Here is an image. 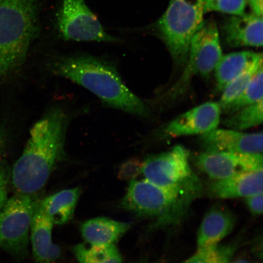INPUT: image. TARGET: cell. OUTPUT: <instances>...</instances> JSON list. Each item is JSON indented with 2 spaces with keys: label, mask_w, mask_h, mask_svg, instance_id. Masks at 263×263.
I'll return each mask as SVG.
<instances>
[{
  "label": "cell",
  "mask_w": 263,
  "mask_h": 263,
  "mask_svg": "<svg viewBox=\"0 0 263 263\" xmlns=\"http://www.w3.org/2000/svg\"><path fill=\"white\" fill-rule=\"evenodd\" d=\"M197 168L215 180L263 166V154H250L228 151H205L197 156Z\"/></svg>",
  "instance_id": "10"
},
{
  "label": "cell",
  "mask_w": 263,
  "mask_h": 263,
  "mask_svg": "<svg viewBox=\"0 0 263 263\" xmlns=\"http://www.w3.org/2000/svg\"><path fill=\"white\" fill-rule=\"evenodd\" d=\"M54 225L39 205L33 217L30 230L32 254L37 263H52L60 256V249L52 241Z\"/></svg>",
  "instance_id": "16"
},
{
  "label": "cell",
  "mask_w": 263,
  "mask_h": 263,
  "mask_svg": "<svg viewBox=\"0 0 263 263\" xmlns=\"http://www.w3.org/2000/svg\"><path fill=\"white\" fill-rule=\"evenodd\" d=\"M262 62L263 53H261L246 70L230 82L228 86L222 91V93L219 103L222 110L224 111L233 101L244 93L250 82Z\"/></svg>",
  "instance_id": "22"
},
{
  "label": "cell",
  "mask_w": 263,
  "mask_h": 263,
  "mask_svg": "<svg viewBox=\"0 0 263 263\" xmlns=\"http://www.w3.org/2000/svg\"><path fill=\"white\" fill-rule=\"evenodd\" d=\"M222 110L216 102L200 104L174 118L166 125L164 133L171 137H180L211 133L218 129Z\"/></svg>",
  "instance_id": "11"
},
{
  "label": "cell",
  "mask_w": 263,
  "mask_h": 263,
  "mask_svg": "<svg viewBox=\"0 0 263 263\" xmlns=\"http://www.w3.org/2000/svg\"><path fill=\"white\" fill-rule=\"evenodd\" d=\"M210 195L220 199L248 197L263 193V166L229 178L215 180L209 186Z\"/></svg>",
  "instance_id": "14"
},
{
  "label": "cell",
  "mask_w": 263,
  "mask_h": 263,
  "mask_svg": "<svg viewBox=\"0 0 263 263\" xmlns=\"http://www.w3.org/2000/svg\"><path fill=\"white\" fill-rule=\"evenodd\" d=\"M263 97V62L256 71L252 80L241 96L224 110L226 112L232 114L248 105L254 103Z\"/></svg>",
  "instance_id": "24"
},
{
  "label": "cell",
  "mask_w": 263,
  "mask_h": 263,
  "mask_svg": "<svg viewBox=\"0 0 263 263\" xmlns=\"http://www.w3.org/2000/svg\"><path fill=\"white\" fill-rule=\"evenodd\" d=\"M235 219L224 206L214 205L206 212L197 233V249L218 245L233 231Z\"/></svg>",
  "instance_id": "15"
},
{
  "label": "cell",
  "mask_w": 263,
  "mask_h": 263,
  "mask_svg": "<svg viewBox=\"0 0 263 263\" xmlns=\"http://www.w3.org/2000/svg\"><path fill=\"white\" fill-rule=\"evenodd\" d=\"M6 144V137L3 132L0 130V157L4 152Z\"/></svg>",
  "instance_id": "30"
},
{
  "label": "cell",
  "mask_w": 263,
  "mask_h": 263,
  "mask_svg": "<svg viewBox=\"0 0 263 263\" xmlns=\"http://www.w3.org/2000/svg\"><path fill=\"white\" fill-rule=\"evenodd\" d=\"M11 171L8 164L3 163L0 165V210L8 199V185Z\"/></svg>",
  "instance_id": "27"
},
{
  "label": "cell",
  "mask_w": 263,
  "mask_h": 263,
  "mask_svg": "<svg viewBox=\"0 0 263 263\" xmlns=\"http://www.w3.org/2000/svg\"><path fill=\"white\" fill-rule=\"evenodd\" d=\"M261 257L263 259V245H262V248H261Z\"/></svg>",
  "instance_id": "32"
},
{
  "label": "cell",
  "mask_w": 263,
  "mask_h": 263,
  "mask_svg": "<svg viewBox=\"0 0 263 263\" xmlns=\"http://www.w3.org/2000/svg\"><path fill=\"white\" fill-rule=\"evenodd\" d=\"M263 124V97L226 118L223 124L229 129L244 130Z\"/></svg>",
  "instance_id": "21"
},
{
  "label": "cell",
  "mask_w": 263,
  "mask_h": 263,
  "mask_svg": "<svg viewBox=\"0 0 263 263\" xmlns=\"http://www.w3.org/2000/svg\"><path fill=\"white\" fill-rule=\"evenodd\" d=\"M205 14L218 12L232 15L245 14L248 0H203Z\"/></svg>",
  "instance_id": "25"
},
{
  "label": "cell",
  "mask_w": 263,
  "mask_h": 263,
  "mask_svg": "<svg viewBox=\"0 0 263 263\" xmlns=\"http://www.w3.org/2000/svg\"><path fill=\"white\" fill-rule=\"evenodd\" d=\"M52 20L55 31L62 40L121 42L105 30L85 0H59Z\"/></svg>",
  "instance_id": "7"
},
{
  "label": "cell",
  "mask_w": 263,
  "mask_h": 263,
  "mask_svg": "<svg viewBox=\"0 0 263 263\" xmlns=\"http://www.w3.org/2000/svg\"><path fill=\"white\" fill-rule=\"evenodd\" d=\"M46 0H0V78L25 63L40 35Z\"/></svg>",
  "instance_id": "3"
},
{
  "label": "cell",
  "mask_w": 263,
  "mask_h": 263,
  "mask_svg": "<svg viewBox=\"0 0 263 263\" xmlns=\"http://www.w3.org/2000/svg\"><path fill=\"white\" fill-rule=\"evenodd\" d=\"M245 202L249 211L253 215H263V193L254 196L246 197Z\"/></svg>",
  "instance_id": "28"
},
{
  "label": "cell",
  "mask_w": 263,
  "mask_h": 263,
  "mask_svg": "<svg viewBox=\"0 0 263 263\" xmlns=\"http://www.w3.org/2000/svg\"><path fill=\"white\" fill-rule=\"evenodd\" d=\"M69 117L61 107H52L31 128L25 149L11 170L15 193L37 195L54 167L65 157Z\"/></svg>",
  "instance_id": "1"
},
{
  "label": "cell",
  "mask_w": 263,
  "mask_h": 263,
  "mask_svg": "<svg viewBox=\"0 0 263 263\" xmlns=\"http://www.w3.org/2000/svg\"><path fill=\"white\" fill-rule=\"evenodd\" d=\"M204 14L203 0H171L165 12L153 24L176 64H186L191 42Z\"/></svg>",
  "instance_id": "5"
},
{
  "label": "cell",
  "mask_w": 263,
  "mask_h": 263,
  "mask_svg": "<svg viewBox=\"0 0 263 263\" xmlns=\"http://www.w3.org/2000/svg\"><path fill=\"white\" fill-rule=\"evenodd\" d=\"M129 223L104 218L88 220L81 227L82 237L90 246L115 245L129 230Z\"/></svg>",
  "instance_id": "17"
},
{
  "label": "cell",
  "mask_w": 263,
  "mask_h": 263,
  "mask_svg": "<svg viewBox=\"0 0 263 263\" xmlns=\"http://www.w3.org/2000/svg\"><path fill=\"white\" fill-rule=\"evenodd\" d=\"M200 141L206 151L263 154V132L247 133L242 130L218 128L202 135Z\"/></svg>",
  "instance_id": "12"
},
{
  "label": "cell",
  "mask_w": 263,
  "mask_h": 263,
  "mask_svg": "<svg viewBox=\"0 0 263 263\" xmlns=\"http://www.w3.org/2000/svg\"><path fill=\"white\" fill-rule=\"evenodd\" d=\"M253 12L263 18V0H248Z\"/></svg>",
  "instance_id": "29"
},
{
  "label": "cell",
  "mask_w": 263,
  "mask_h": 263,
  "mask_svg": "<svg viewBox=\"0 0 263 263\" xmlns=\"http://www.w3.org/2000/svg\"><path fill=\"white\" fill-rule=\"evenodd\" d=\"M37 195L15 193L0 210V248L16 257L27 255Z\"/></svg>",
  "instance_id": "6"
},
{
  "label": "cell",
  "mask_w": 263,
  "mask_h": 263,
  "mask_svg": "<svg viewBox=\"0 0 263 263\" xmlns=\"http://www.w3.org/2000/svg\"><path fill=\"white\" fill-rule=\"evenodd\" d=\"M260 54L254 51H242L222 55L214 70L218 90H224L230 82L246 70Z\"/></svg>",
  "instance_id": "19"
},
{
  "label": "cell",
  "mask_w": 263,
  "mask_h": 263,
  "mask_svg": "<svg viewBox=\"0 0 263 263\" xmlns=\"http://www.w3.org/2000/svg\"><path fill=\"white\" fill-rule=\"evenodd\" d=\"M222 31L230 47H263V18L254 12L233 15L226 21Z\"/></svg>",
  "instance_id": "13"
},
{
  "label": "cell",
  "mask_w": 263,
  "mask_h": 263,
  "mask_svg": "<svg viewBox=\"0 0 263 263\" xmlns=\"http://www.w3.org/2000/svg\"><path fill=\"white\" fill-rule=\"evenodd\" d=\"M236 249L234 245L197 249L195 254L181 263H230Z\"/></svg>",
  "instance_id": "23"
},
{
  "label": "cell",
  "mask_w": 263,
  "mask_h": 263,
  "mask_svg": "<svg viewBox=\"0 0 263 263\" xmlns=\"http://www.w3.org/2000/svg\"><path fill=\"white\" fill-rule=\"evenodd\" d=\"M222 55L218 26L214 21H203L191 42L185 70L170 94L175 97L183 93L196 75L209 77Z\"/></svg>",
  "instance_id": "9"
},
{
  "label": "cell",
  "mask_w": 263,
  "mask_h": 263,
  "mask_svg": "<svg viewBox=\"0 0 263 263\" xmlns=\"http://www.w3.org/2000/svg\"><path fill=\"white\" fill-rule=\"evenodd\" d=\"M51 68L54 74L86 88L108 106L137 117H149L146 105L124 84L113 65L103 59L66 55L54 59Z\"/></svg>",
  "instance_id": "2"
},
{
  "label": "cell",
  "mask_w": 263,
  "mask_h": 263,
  "mask_svg": "<svg viewBox=\"0 0 263 263\" xmlns=\"http://www.w3.org/2000/svg\"><path fill=\"white\" fill-rule=\"evenodd\" d=\"M139 263H143V262H139Z\"/></svg>",
  "instance_id": "33"
},
{
  "label": "cell",
  "mask_w": 263,
  "mask_h": 263,
  "mask_svg": "<svg viewBox=\"0 0 263 263\" xmlns=\"http://www.w3.org/2000/svg\"><path fill=\"white\" fill-rule=\"evenodd\" d=\"M143 162L138 158H131L121 164L118 168V179L133 180L142 173Z\"/></svg>",
  "instance_id": "26"
},
{
  "label": "cell",
  "mask_w": 263,
  "mask_h": 263,
  "mask_svg": "<svg viewBox=\"0 0 263 263\" xmlns=\"http://www.w3.org/2000/svg\"><path fill=\"white\" fill-rule=\"evenodd\" d=\"M233 263H252V262L251 261H249L248 260H246V259H238V260H236L235 262H233Z\"/></svg>",
  "instance_id": "31"
},
{
  "label": "cell",
  "mask_w": 263,
  "mask_h": 263,
  "mask_svg": "<svg viewBox=\"0 0 263 263\" xmlns=\"http://www.w3.org/2000/svg\"><path fill=\"white\" fill-rule=\"evenodd\" d=\"M201 193L164 188L144 179L131 180L121 205L127 211L156 220L157 227L178 224Z\"/></svg>",
  "instance_id": "4"
},
{
  "label": "cell",
  "mask_w": 263,
  "mask_h": 263,
  "mask_svg": "<svg viewBox=\"0 0 263 263\" xmlns=\"http://www.w3.org/2000/svg\"><path fill=\"white\" fill-rule=\"evenodd\" d=\"M79 263H122V257L115 245L89 246L80 244L73 249Z\"/></svg>",
  "instance_id": "20"
},
{
  "label": "cell",
  "mask_w": 263,
  "mask_h": 263,
  "mask_svg": "<svg viewBox=\"0 0 263 263\" xmlns=\"http://www.w3.org/2000/svg\"><path fill=\"white\" fill-rule=\"evenodd\" d=\"M142 173L146 180L158 186L202 192L201 182L190 166L189 151L182 145L147 157Z\"/></svg>",
  "instance_id": "8"
},
{
  "label": "cell",
  "mask_w": 263,
  "mask_h": 263,
  "mask_svg": "<svg viewBox=\"0 0 263 263\" xmlns=\"http://www.w3.org/2000/svg\"><path fill=\"white\" fill-rule=\"evenodd\" d=\"M80 194L78 187L62 190L41 200L39 206L54 224H65L73 218Z\"/></svg>",
  "instance_id": "18"
}]
</instances>
